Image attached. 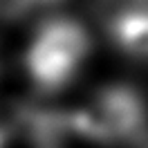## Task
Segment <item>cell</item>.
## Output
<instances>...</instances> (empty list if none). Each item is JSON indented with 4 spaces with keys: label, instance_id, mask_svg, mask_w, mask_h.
Listing matches in <instances>:
<instances>
[{
    "label": "cell",
    "instance_id": "obj_1",
    "mask_svg": "<svg viewBox=\"0 0 148 148\" xmlns=\"http://www.w3.org/2000/svg\"><path fill=\"white\" fill-rule=\"evenodd\" d=\"M88 34L79 23L54 20L40 29L29 49V72L40 85L56 88L72 76L88 54Z\"/></svg>",
    "mask_w": 148,
    "mask_h": 148
},
{
    "label": "cell",
    "instance_id": "obj_4",
    "mask_svg": "<svg viewBox=\"0 0 148 148\" xmlns=\"http://www.w3.org/2000/svg\"><path fill=\"white\" fill-rule=\"evenodd\" d=\"M29 5H32V0H0V18L16 16L23 9H27Z\"/></svg>",
    "mask_w": 148,
    "mask_h": 148
},
{
    "label": "cell",
    "instance_id": "obj_2",
    "mask_svg": "<svg viewBox=\"0 0 148 148\" xmlns=\"http://www.w3.org/2000/svg\"><path fill=\"white\" fill-rule=\"evenodd\" d=\"M72 128L94 141H126L144 128V108L128 90H101L76 108Z\"/></svg>",
    "mask_w": 148,
    "mask_h": 148
},
{
    "label": "cell",
    "instance_id": "obj_3",
    "mask_svg": "<svg viewBox=\"0 0 148 148\" xmlns=\"http://www.w3.org/2000/svg\"><path fill=\"white\" fill-rule=\"evenodd\" d=\"M114 32L126 52L139 58H148V11L139 9L119 16Z\"/></svg>",
    "mask_w": 148,
    "mask_h": 148
}]
</instances>
